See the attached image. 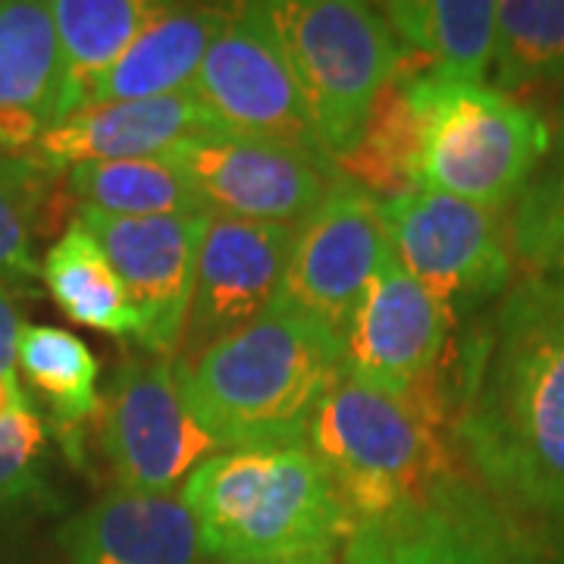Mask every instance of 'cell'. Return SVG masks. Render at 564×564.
Wrapping results in <instances>:
<instances>
[{"mask_svg":"<svg viewBox=\"0 0 564 564\" xmlns=\"http://www.w3.org/2000/svg\"><path fill=\"white\" fill-rule=\"evenodd\" d=\"M455 436L505 505L564 530V282L505 292L464 358Z\"/></svg>","mask_w":564,"mask_h":564,"instance_id":"obj_1","label":"cell"},{"mask_svg":"<svg viewBox=\"0 0 564 564\" xmlns=\"http://www.w3.org/2000/svg\"><path fill=\"white\" fill-rule=\"evenodd\" d=\"M173 370L220 452L304 445L314 411L345 377L343 343L289 307L182 351Z\"/></svg>","mask_w":564,"mask_h":564,"instance_id":"obj_2","label":"cell"},{"mask_svg":"<svg viewBox=\"0 0 564 564\" xmlns=\"http://www.w3.org/2000/svg\"><path fill=\"white\" fill-rule=\"evenodd\" d=\"M180 499L217 564L339 552L348 536L339 502L304 445L217 452L182 484Z\"/></svg>","mask_w":564,"mask_h":564,"instance_id":"obj_3","label":"cell"},{"mask_svg":"<svg viewBox=\"0 0 564 564\" xmlns=\"http://www.w3.org/2000/svg\"><path fill=\"white\" fill-rule=\"evenodd\" d=\"M443 411L343 377L314 411L304 448L321 464L348 533L433 499L448 480Z\"/></svg>","mask_w":564,"mask_h":564,"instance_id":"obj_4","label":"cell"},{"mask_svg":"<svg viewBox=\"0 0 564 564\" xmlns=\"http://www.w3.org/2000/svg\"><path fill=\"white\" fill-rule=\"evenodd\" d=\"M423 110L417 185L499 210L521 198L549 151V122L484 82L417 73Z\"/></svg>","mask_w":564,"mask_h":564,"instance_id":"obj_5","label":"cell"},{"mask_svg":"<svg viewBox=\"0 0 564 564\" xmlns=\"http://www.w3.org/2000/svg\"><path fill=\"white\" fill-rule=\"evenodd\" d=\"M273 17L323 151L343 161L386 85L414 54L395 39L380 7L358 0H280Z\"/></svg>","mask_w":564,"mask_h":564,"instance_id":"obj_6","label":"cell"},{"mask_svg":"<svg viewBox=\"0 0 564 564\" xmlns=\"http://www.w3.org/2000/svg\"><path fill=\"white\" fill-rule=\"evenodd\" d=\"M192 95L207 110L217 132L276 141L333 161L314 132L273 3L229 7V17L204 54Z\"/></svg>","mask_w":564,"mask_h":564,"instance_id":"obj_7","label":"cell"},{"mask_svg":"<svg viewBox=\"0 0 564 564\" xmlns=\"http://www.w3.org/2000/svg\"><path fill=\"white\" fill-rule=\"evenodd\" d=\"M101 445L117 489L141 496L180 492L220 452L182 399L173 358L135 355L113 370L101 399Z\"/></svg>","mask_w":564,"mask_h":564,"instance_id":"obj_8","label":"cell"},{"mask_svg":"<svg viewBox=\"0 0 564 564\" xmlns=\"http://www.w3.org/2000/svg\"><path fill=\"white\" fill-rule=\"evenodd\" d=\"M166 161L210 217L273 226H302L345 182L333 161L229 132L185 139Z\"/></svg>","mask_w":564,"mask_h":564,"instance_id":"obj_9","label":"cell"},{"mask_svg":"<svg viewBox=\"0 0 564 564\" xmlns=\"http://www.w3.org/2000/svg\"><path fill=\"white\" fill-rule=\"evenodd\" d=\"M455 311L389 254L364 289L343 336L345 377L377 392L433 404Z\"/></svg>","mask_w":564,"mask_h":564,"instance_id":"obj_10","label":"cell"},{"mask_svg":"<svg viewBox=\"0 0 564 564\" xmlns=\"http://www.w3.org/2000/svg\"><path fill=\"white\" fill-rule=\"evenodd\" d=\"M383 214L395 261L452 311L508 289L511 245L499 210L417 188L383 202Z\"/></svg>","mask_w":564,"mask_h":564,"instance_id":"obj_11","label":"cell"},{"mask_svg":"<svg viewBox=\"0 0 564 564\" xmlns=\"http://www.w3.org/2000/svg\"><path fill=\"white\" fill-rule=\"evenodd\" d=\"M392 254L383 202L345 180L295 229L280 307L302 314L339 343L364 289Z\"/></svg>","mask_w":564,"mask_h":564,"instance_id":"obj_12","label":"cell"},{"mask_svg":"<svg viewBox=\"0 0 564 564\" xmlns=\"http://www.w3.org/2000/svg\"><path fill=\"white\" fill-rule=\"evenodd\" d=\"M73 220L101 245L135 304L141 351L176 358L192 302L198 248L210 214L110 217L76 204Z\"/></svg>","mask_w":564,"mask_h":564,"instance_id":"obj_13","label":"cell"},{"mask_svg":"<svg viewBox=\"0 0 564 564\" xmlns=\"http://www.w3.org/2000/svg\"><path fill=\"white\" fill-rule=\"evenodd\" d=\"M299 226L210 217L198 248L180 351H192L280 307Z\"/></svg>","mask_w":564,"mask_h":564,"instance_id":"obj_14","label":"cell"},{"mask_svg":"<svg viewBox=\"0 0 564 564\" xmlns=\"http://www.w3.org/2000/svg\"><path fill=\"white\" fill-rule=\"evenodd\" d=\"M82 91L41 0L0 3V151L25 154L82 110Z\"/></svg>","mask_w":564,"mask_h":564,"instance_id":"obj_15","label":"cell"},{"mask_svg":"<svg viewBox=\"0 0 564 564\" xmlns=\"http://www.w3.org/2000/svg\"><path fill=\"white\" fill-rule=\"evenodd\" d=\"M204 132H217L192 91L151 98V101H120L82 107L47 135H41L25 154L47 173H61L85 163L141 161L166 158L176 144Z\"/></svg>","mask_w":564,"mask_h":564,"instance_id":"obj_16","label":"cell"},{"mask_svg":"<svg viewBox=\"0 0 564 564\" xmlns=\"http://www.w3.org/2000/svg\"><path fill=\"white\" fill-rule=\"evenodd\" d=\"M61 564H217L180 492L110 489L57 530Z\"/></svg>","mask_w":564,"mask_h":564,"instance_id":"obj_17","label":"cell"},{"mask_svg":"<svg viewBox=\"0 0 564 564\" xmlns=\"http://www.w3.org/2000/svg\"><path fill=\"white\" fill-rule=\"evenodd\" d=\"M232 7V3H229ZM226 3H161L110 69L85 88V107L192 91L204 54L229 17Z\"/></svg>","mask_w":564,"mask_h":564,"instance_id":"obj_18","label":"cell"},{"mask_svg":"<svg viewBox=\"0 0 564 564\" xmlns=\"http://www.w3.org/2000/svg\"><path fill=\"white\" fill-rule=\"evenodd\" d=\"M343 564H502L480 527L448 499V486L433 499L404 508L380 524L351 530L339 549Z\"/></svg>","mask_w":564,"mask_h":564,"instance_id":"obj_19","label":"cell"},{"mask_svg":"<svg viewBox=\"0 0 564 564\" xmlns=\"http://www.w3.org/2000/svg\"><path fill=\"white\" fill-rule=\"evenodd\" d=\"M380 13L408 54L440 79L484 82L496 51V0H392Z\"/></svg>","mask_w":564,"mask_h":564,"instance_id":"obj_20","label":"cell"},{"mask_svg":"<svg viewBox=\"0 0 564 564\" xmlns=\"http://www.w3.org/2000/svg\"><path fill=\"white\" fill-rule=\"evenodd\" d=\"M426 69L417 57L386 85L370 117L364 122L358 144L336 161L339 173L367 195L389 202L417 192L421 170L423 110L417 98V73Z\"/></svg>","mask_w":564,"mask_h":564,"instance_id":"obj_21","label":"cell"},{"mask_svg":"<svg viewBox=\"0 0 564 564\" xmlns=\"http://www.w3.org/2000/svg\"><path fill=\"white\" fill-rule=\"evenodd\" d=\"M41 280L73 323L139 343L141 321L104 248L73 220L41 261Z\"/></svg>","mask_w":564,"mask_h":564,"instance_id":"obj_22","label":"cell"},{"mask_svg":"<svg viewBox=\"0 0 564 564\" xmlns=\"http://www.w3.org/2000/svg\"><path fill=\"white\" fill-rule=\"evenodd\" d=\"M17 364L41 402L47 404L51 426L61 436L63 452L82 464V426L101 408L98 358L69 329L25 326Z\"/></svg>","mask_w":564,"mask_h":564,"instance_id":"obj_23","label":"cell"},{"mask_svg":"<svg viewBox=\"0 0 564 564\" xmlns=\"http://www.w3.org/2000/svg\"><path fill=\"white\" fill-rule=\"evenodd\" d=\"M69 195L110 217H188L207 214L166 158L85 163L66 173Z\"/></svg>","mask_w":564,"mask_h":564,"instance_id":"obj_24","label":"cell"},{"mask_svg":"<svg viewBox=\"0 0 564 564\" xmlns=\"http://www.w3.org/2000/svg\"><path fill=\"white\" fill-rule=\"evenodd\" d=\"M51 20L63 57L79 85L82 101L88 82L120 61L122 51L154 20L161 3L151 0H51Z\"/></svg>","mask_w":564,"mask_h":564,"instance_id":"obj_25","label":"cell"},{"mask_svg":"<svg viewBox=\"0 0 564 564\" xmlns=\"http://www.w3.org/2000/svg\"><path fill=\"white\" fill-rule=\"evenodd\" d=\"M492 69L505 95L564 82V0H502Z\"/></svg>","mask_w":564,"mask_h":564,"instance_id":"obj_26","label":"cell"},{"mask_svg":"<svg viewBox=\"0 0 564 564\" xmlns=\"http://www.w3.org/2000/svg\"><path fill=\"white\" fill-rule=\"evenodd\" d=\"M54 173L32 161L29 154L0 151V282L41 276L32 242L47 202V182Z\"/></svg>","mask_w":564,"mask_h":564,"instance_id":"obj_27","label":"cell"},{"mask_svg":"<svg viewBox=\"0 0 564 564\" xmlns=\"http://www.w3.org/2000/svg\"><path fill=\"white\" fill-rule=\"evenodd\" d=\"M47 496V423L35 408L0 423V527Z\"/></svg>","mask_w":564,"mask_h":564,"instance_id":"obj_28","label":"cell"},{"mask_svg":"<svg viewBox=\"0 0 564 564\" xmlns=\"http://www.w3.org/2000/svg\"><path fill=\"white\" fill-rule=\"evenodd\" d=\"M511 236L530 276L564 282V170L527 185Z\"/></svg>","mask_w":564,"mask_h":564,"instance_id":"obj_29","label":"cell"},{"mask_svg":"<svg viewBox=\"0 0 564 564\" xmlns=\"http://www.w3.org/2000/svg\"><path fill=\"white\" fill-rule=\"evenodd\" d=\"M25 326L29 323L22 321V311L13 299V292L0 282V373H17Z\"/></svg>","mask_w":564,"mask_h":564,"instance_id":"obj_30","label":"cell"},{"mask_svg":"<svg viewBox=\"0 0 564 564\" xmlns=\"http://www.w3.org/2000/svg\"><path fill=\"white\" fill-rule=\"evenodd\" d=\"M25 408H32V399L22 389L20 377L17 373H0V423L25 411Z\"/></svg>","mask_w":564,"mask_h":564,"instance_id":"obj_31","label":"cell"},{"mask_svg":"<svg viewBox=\"0 0 564 564\" xmlns=\"http://www.w3.org/2000/svg\"><path fill=\"white\" fill-rule=\"evenodd\" d=\"M242 564H339V552L336 549H314V552H299V555H282V558Z\"/></svg>","mask_w":564,"mask_h":564,"instance_id":"obj_32","label":"cell"},{"mask_svg":"<svg viewBox=\"0 0 564 564\" xmlns=\"http://www.w3.org/2000/svg\"><path fill=\"white\" fill-rule=\"evenodd\" d=\"M558 148H562V158H564V110H562V122H558Z\"/></svg>","mask_w":564,"mask_h":564,"instance_id":"obj_33","label":"cell"},{"mask_svg":"<svg viewBox=\"0 0 564 564\" xmlns=\"http://www.w3.org/2000/svg\"><path fill=\"white\" fill-rule=\"evenodd\" d=\"M552 564H564V558H558V562H552Z\"/></svg>","mask_w":564,"mask_h":564,"instance_id":"obj_34","label":"cell"}]
</instances>
